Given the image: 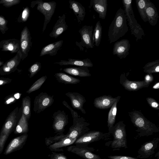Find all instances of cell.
I'll list each match as a JSON object with an SVG mask.
<instances>
[{
  "instance_id": "10",
  "label": "cell",
  "mask_w": 159,
  "mask_h": 159,
  "mask_svg": "<svg viewBox=\"0 0 159 159\" xmlns=\"http://www.w3.org/2000/svg\"><path fill=\"white\" fill-rule=\"evenodd\" d=\"M67 150L84 159H102L98 155L93 152L95 150L93 148L87 145L79 144L70 145L68 146Z\"/></svg>"
},
{
  "instance_id": "15",
  "label": "cell",
  "mask_w": 159,
  "mask_h": 159,
  "mask_svg": "<svg viewBox=\"0 0 159 159\" xmlns=\"http://www.w3.org/2000/svg\"><path fill=\"white\" fill-rule=\"evenodd\" d=\"M22 55L19 50L13 58L6 61L0 67V75H5L15 72L21 60Z\"/></svg>"
},
{
  "instance_id": "7",
  "label": "cell",
  "mask_w": 159,
  "mask_h": 159,
  "mask_svg": "<svg viewBox=\"0 0 159 159\" xmlns=\"http://www.w3.org/2000/svg\"><path fill=\"white\" fill-rule=\"evenodd\" d=\"M90 125L82 117L73 119V124L66 134L69 138L77 139L89 131V126Z\"/></svg>"
},
{
  "instance_id": "6",
  "label": "cell",
  "mask_w": 159,
  "mask_h": 159,
  "mask_svg": "<svg viewBox=\"0 0 159 159\" xmlns=\"http://www.w3.org/2000/svg\"><path fill=\"white\" fill-rule=\"evenodd\" d=\"M37 5V9L44 16V20L43 28V32L45 30L47 24L49 22L53 15L57 5L54 1L46 2L42 0L32 1L31 2L30 7L33 8Z\"/></svg>"
},
{
  "instance_id": "5",
  "label": "cell",
  "mask_w": 159,
  "mask_h": 159,
  "mask_svg": "<svg viewBox=\"0 0 159 159\" xmlns=\"http://www.w3.org/2000/svg\"><path fill=\"white\" fill-rule=\"evenodd\" d=\"M76 139L69 138L63 133H57L54 136L46 138L45 143L52 152L63 151L62 148L73 144Z\"/></svg>"
},
{
  "instance_id": "46",
  "label": "cell",
  "mask_w": 159,
  "mask_h": 159,
  "mask_svg": "<svg viewBox=\"0 0 159 159\" xmlns=\"http://www.w3.org/2000/svg\"><path fill=\"white\" fill-rule=\"evenodd\" d=\"M11 81L12 80L9 78H0V86L10 83Z\"/></svg>"
},
{
  "instance_id": "4",
  "label": "cell",
  "mask_w": 159,
  "mask_h": 159,
  "mask_svg": "<svg viewBox=\"0 0 159 159\" xmlns=\"http://www.w3.org/2000/svg\"><path fill=\"white\" fill-rule=\"evenodd\" d=\"M108 132L113 137L111 147L113 151L119 150L121 148L126 149L127 146L125 125L123 121H120L114 125Z\"/></svg>"
},
{
  "instance_id": "28",
  "label": "cell",
  "mask_w": 159,
  "mask_h": 159,
  "mask_svg": "<svg viewBox=\"0 0 159 159\" xmlns=\"http://www.w3.org/2000/svg\"><path fill=\"white\" fill-rule=\"evenodd\" d=\"M64 72L72 75L80 77H89L91 76L88 67L84 66L67 67L63 69Z\"/></svg>"
},
{
  "instance_id": "37",
  "label": "cell",
  "mask_w": 159,
  "mask_h": 159,
  "mask_svg": "<svg viewBox=\"0 0 159 159\" xmlns=\"http://www.w3.org/2000/svg\"><path fill=\"white\" fill-rule=\"evenodd\" d=\"M30 11L28 7H25L17 19L18 23H23L26 22L28 19L30 14Z\"/></svg>"
},
{
  "instance_id": "41",
  "label": "cell",
  "mask_w": 159,
  "mask_h": 159,
  "mask_svg": "<svg viewBox=\"0 0 159 159\" xmlns=\"http://www.w3.org/2000/svg\"><path fill=\"white\" fill-rule=\"evenodd\" d=\"M146 99L148 103L152 108L155 110H159V105L154 99L151 97H148Z\"/></svg>"
},
{
  "instance_id": "8",
  "label": "cell",
  "mask_w": 159,
  "mask_h": 159,
  "mask_svg": "<svg viewBox=\"0 0 159 159\" xmlns=\"http://www.w3.org/2000/svg\"><path fill=\"white\" fill-rule=\"evenodd\" d=\"M111 135L109 132L103 133L99 131H89L77 139L74 143L88 146L93 142L110 139Z\"/></svg>"
},
{
  "instance_id": "3",
  "label": "cell",
  "mask_w": 159,
  "mask_h": 159,
  "mask_svg": "<svg viewBox=\"0 0 159 159\" xmlns=\"http://www.w3.org/2000/svg\"><path fill=\"white\" fill-rule=\"evenodd\" d=\"M132 0H123L124 10L130 30L136 41L142 39L145 33L143 28L136 19L132 6Z\"/></svg>"
},
{
  "instance_id": "35",
  "label": "cell",
  "mask_w": 159,
  "mask_h": 159,
  "mask_svg": "<svg viewBox=\"0 0 159 159\" xmlns=\"http://www.w3.org/2000/svg\"><path fill=\"white\" fill-rule=\"evenodd\" d=\"M136 3L139 13L141 19L144 22L148 21L145 10L147 3V0H136Z\"/></svg>"
},
{
  "instance_id": "50",
  "label": "cell",
  "mask_w": 159,
  "mask_h": 159,
  "mask_svg": "<svg viewBox=\"0 0 159 159\" xmlns=\"http://www.w3.org/2000/svg\"><path fill=\"white\" fill-rule=\"evenodd\" d=\"M4 62L3 61H1V58L0 57V67L4 64Z\"/></svg>"
},
{
  "instance_id": "32",
  "label": "cell",
  "mask_w": 159,
  "mask_h": 159,
  "mask_svg": "<svg viewBox=\"0 0 159 159\" xmlns=\"http://www.w3.org/2000/svg\"><path fill=\"white\" fill-rule=\"evenodd\" d=\"M102 34V27L100 21H98L96 24L93 34V39L94 45L96 47H98L100 45Z\"/></svg>"
},
{
  "instance_id": "11",
  "label": "cell",
  "mask_w": 159,
  "mask_h": 159,
  "mask_svg": "<svg viewBox=\"0 0 159 159\" xmlns=\"http://www.w3.org/2000/svg\"><path fill=\"white\" fill-rule=\"evenodd\" d=\"M53 95L51 96L46 93L41 92L36 96L34 102V111L39 113L53 103Z\"/></svg>"
},
{
  "instance_id": "38",
  "label": "cell",
  "mask_w": 159,
  "mask_h": 159,
  "mask_svg": "<svg viewBox=\"0 0 159 159\" xmlns=\"http://www.w3.org/2000/svg\"><path fill=\"white\" fill-rule=\"evenodd\" d=\"M41 68V63L39 62H36L31 65L28 70L30 73L29 77L31 78L34 76L40 71Z\"/></svg>"
},
{
  "instance_id": "43",
  "label": "cell",
  "mask_w": 159,
  "mask_h": 159,
  "mask_svg": "<svg viewBox=\"0 0 159 159\" xmlns=\"http://www.w3.org/2000/svg\"><path fill=\"white\" fill-rule=\"evenodd\" d=\"M62 103L63 105L70 110L73 119L80 117V116L78 115L77 112L72 109L66 101L64 100L62 101Z\"/></svg>"
},
{
  "instance_id": "23",
  "label": "cell",
  "mask_w": 159,
  "mask_h": 159,
  "mask_svg": "<svg viewBox=\"0 0 159 159\" xmlns=\"http://www.w3.org/2000/svg\"><path fill=\"white\" fill-rule=\"evenodd\" d=\"M66 15L64 14L62 16H58V19L54 25L49 36L55 39L57 38L66 30L68 27L65 21Z\"/></svg>"
},
{
  "instance_id": "2",
  "label": "cell",
  "mask_w": 159,
  "mask_h": 159,
  "mask_svg": "<svg viewBox=\"0 0 159 159\" xmlns=\"http://www.w3.org/2000/svg\"><path fill=\"white\" fill-rule=\"evenodd\" d=\"M128 30L124 10L120 8L110 25L108 36L110 43L114 42L124 36Z\"/></svg>"
},
{
  "instance_id": "48",
  "label": "cell",
  "mask_w": 159,
  "mask_h": 159,
  "mask_svg": "<svg viewBox=\"0 0 159 159\" xmlns=\"http://www.w3.org/2000/svg\"><path fill=\"white\" fill-rule=\"evenodd\" d=\"M153 89H158L159 88V83L158 82H157L152 87Z\"/></svg>"
},
{
  "instance_id": "20",
  "label": "cell",
  "mask_w": 159,
  "mask_h": 159,
  "mask_svg": "<svg viewBox=\"0 0 159 159\" xmlns=\"http://www.w3.org/2000/svg\"><path fill=\"white\" fill-rule=\"evenodd\" d=\"M119 96L113 98L110 95H105L97 97L94 100V106L96 108L101 109L110 108Z\"/></svg>"
},
{
  "instance_id": "19",
  "label": "cell",
  "mask_w": 159,
  "mask_h": 159,
  "mask_svg": "<svg viewBox=\"0 0 159 159\" xmlns=\"http://www.w3.org/2000/svg\"><path fill=\"white\" fill-rule=\"evenodd\" d=\"M28 136L27 133H25L13 139L6 148L4 154H9L22 148L25 144Z\"/></svg>"
},
{
  "instance_id": "34",
  "label": "cell",
  "mask_w": 159,
  "mask_h": 159,
  "mask_svg": "<svg viewBox=\"0 0 159 159\" xmlns=\"http://www.w3.org/2000/svg\"><path fill=\"white\" fill-rule=\"evenodd\" d=\"M143 71L147 73L152 74L159 72V60L148 62L143 67Z\"/></svg>"
},
{
  "instance_id": "45",
  "label": "cell",
  "mask_w": 159,
  "mask_h": 159,
  "mask_svg": "<svg viewBox=\"0 0 159 159\" xmlns=\"http://www.w3.org/2000/svg\"><path fill=\"white\" fill-rule=\"evenodd\" d=\"M154 79L152 74H148L145 76L144 80L147 84L150 85L153 81Z\"/></svg>"
},
{
  "instance_id": "42",
  "label": "cell",
  "mask_w": 159,
  "mask_h": 159,
  "mask_svg": "<svg viewBox=\"0 0 159 159\" xmlns=\"http://www.w3.org/2000/svg\"><path fill=\"white\" fill-rule=\"evenodd\" d=\"M49 157L50 159H68L63 153H58L53 152H52Z\"/></svg>"
},
{
  "instance_id": "13",
  "label": "cell",
  "mask_w": 159,
  "mask_h": 159,
  "mask_svg": "<svg viewBox=\"0 0 159 159\" xmlns=\"http://www.w3.org/2000/svg\"><path fill=\"white\" fill-rule=\"evenodd\" d=\"M53 118L52 127L55 132L63 133L65 130V127L68 123V115L64 111L59 110L53 113Z\"/></svg>"
},
{
  "instance_id": "30",
  "label": "cell",
  "mask_w": 159,
  "mask_h": 159,
  "mask_svg": "<svg viewBox=\"0 0 159 159\" xmlns=\"http://www.w3.org/2000/svg\"><path fill=\"white\" fill-rule=\"evenodd\" d=\"M120 98L121 96H119L117 99L110 108V110L109 111L107 120V125L108 130L113 126L115 123L117 112V105Z\"/></svg>"
},
{
  "instance_id": "12",
  "label": "cell",
  "mask_w": 159,
  "mask_h": 159,
  "mask_svg": "<svg viewBox=\"0 0 159 159\" xmlns=\"http://www.w3.org/2000/svg\"><path fill=\"white\" fill-rule=\"evenodd\" d=\"M30 32L27 26L22 30L20 33L19 50L21 55V60L27 57L28 53L32 46V43Z\"/></svg>"
},
{
  "instance_id": "40",
  "label": "cell",
  "mask_w": 159,
  "mask_h": 159,
  "mask_svg": "<svg viewBox=\"0 0 159 159\" xmlns=\"http://www.w3.org/2000/svg\"><path fill=\"white\" fill-rule=\"evenodd\" d=\"M20 2V0H1L0 4L6 7H10L14 5L18 4Z\"/></svg>"
},
{
  "instance_id": "14",
  "label": "cell",
  "mask_w": 159,
  "mask_h": 159,
  "mask_svg": "<svg viewBox=\"0 0 159 159\" xmlns=\"http://www.w3.org/2000/svg\"><path fill=\"white\" fill-rule=\"evenodd\" d=\"M159 142V138H155L152 140L144 143L138 150L137 158L146 159L150 157L155 153Z\"/></svg>"
},
{
  "instance_id": "26",
  "label": "cell",
  "mask_w": 159,
  "mask_h": 159,
  "mask_svg": "<svg viewBox=\"0 0 159 159\" xmlns=\"http://www.w3.org/2000/svg\"><path fill=\"white\" fill-rule=\"evenodd\" d=\"M69 7L72 10L77 18L78 22L80 23L84 20L86 12L84 7L79 2L74 0H70Z\"/></svg>"
},
{
  "instance_id": "16",
  "label": "cell",
  "mask_w": 159,
  "mask_h": 159,
  "mask_svg": "<svg viewBox=\"0 0 159 159\" xmlns=\"http://www.w3.org/2000/svg\"><path fill=\"white\" fill-rule=\"evenodd\" d=\"M120 83L125 89L131 91H137L143 88L148 87L149 85L144 80L132 81L129 80L125 73L121 74L120 75Z\"/></svg>"
},
{
  "instance_id": "29",
  "label": "cell",
  "mask_w": 159,
  "mask_h": 159,
  "mask_svg": "<svg viewBox=\"0 0 159 159\" xmlns=\"http://www.w3.org/2000/svg\"><path fill=\"white\" fill-rule=\"evenodd\" d=\"M54 75L58 82L65 84H76L80 82L79 79L62 72L56 73Z\"/></svg>"
},
{
  "instance_id": "17",
  "label": "cell",
  "mask_w": 159,
  "mask_h": 159,
  "mask_svg": "<svg viewBox=\"0 0 159 159\" xmlns=\"http://www.w3.org/2000/svg\"><path fill=\"white\" fill-rule=\"evenodd\" d=\"M130 47L129 40L126 39H122L114 43L112 53L120 59L125 58L129 54Z\"/></svg>"
},
{
  "instance_id": "24",
  "label": "cell",
  "mask_w": 159,
  "mask_h": 159,
  "mask_svg": "<svg viewBox=\"0 0 159 159\" xmlns=\"http://www.w3.org/2000/svg\"><path fill=\"white\" fill-rule=\"evenodd\" d=\"M20 40L16 39L3 40L0 42V48L2 51L17 53L20 49Z\"/></svg>"
},
{
  "instance_id": "36",
  "label": "cell",
  "mask_w": 159,
  "mask_h": 159,
  "mask_svg": "<svg viewBox=\"0 0 159 159\" xmlns=\"http://www.w3.org/2000/svg\"><path fill=\"white\" fill-rule=\"evenodd\" d=\"M47 79L46 75L43 76L37 80L30 88L26 93H30L39 89Z\"/></svg>"
},
{
  "instance_id": "18",
  "label": "cell",
  "mask_w": 159,
  "mask_h": 159,
  "mask_svg": "<svg viewBox=\"0 0 159 159\" xmlns=\"http://www.w3.org/2000/svg\"><path fill=\"white\" fill-rule=\"evenodd\" d=\"M66 95L69 98L72 107L81 111L82 113L86 114V112L83 108L86 100L84 97L80 94L77 92H68Z\"/></svg>"
},
{
  "instance_id": "9",
  "label": "cell",
  "mask_w": 159,
  "mask_h": 159,
  "mask_svg": "<svg viewBox=\"0 0 159 159\" xmlns=\"http://www.w3.org/2000/svg\"><path fill=\"white\" fill-rule=\"evenodd\" d=\"M93 29L92 25H84L78 31L81 36V41L75 42L76 45L79 47L80 51H83L84 48H92L94 47L93 40Z\"/></svg>"
},
{
  "instance_id": "39",
  "label": "cell",
  "mask_w": 159,
  "mask_h": 159,
  "mask_svg": "<svg viewBox=\"0 0 159 159\" xmlns=\"http://www.w3.org/2000/svg\"><path fill=\"white\" fill-rule=\"evenodd\" d=\"M7 23L8 21L5 17L0 15V31L3 34H5L9 29L7 26Z\"/></svg>"
},
{
  "instance_id": "22",
  "label": "cell",
  "mask_w": 159,
  "mask_h": 159,
  "mask_svg": "<svg viewBox=\"0 0 159 159\" xmlns=\"http://www.w3.org/2000/svg\"><path fill=\"white\" fill-rule=\"evenodd\" d=\"M145 11L150 25L153 26L156 25L159 17L158 13L155 5L150 0H147Z\"/></svg>"
},
{
  "instance_id": "44",
  "label": "cell",
  "mask_w": 159,
  "mask_h": 159,
  "mask_svg": "<svg viewBox=\"0 0 159 159\" xmlns=\"http://www.w3.org/2000/svg\"><path fill=\"white\" fill-rule=\"evenodd\" d=\"M107 157L110 159H139V158H137L131 157L123 156L110 155L108 156Z\"/></svg>"
},
{
  "instance_id": "27",
  "label": "cell",
  "mask_w": 159,
  "mask_h": 159,
  "mask_svg": "<svg viewBox=\"0 0 159 159\" xmlns=\"http://www.w3.org/2000/svg\"><path fill=\"white\" fill-rule=\"evenodd\" d=\"M63 42V40H60L48 44L43 47L41 50L40 57L46 55L51 56L56 55L58 51L61 48Z\"/></svg>"
},
{
  "instance_id": "25",
  "label": "cell",
  "mask_w": 159,
  "mask_h": 159,
  "mask_svg": "<svg viewBox=\"0 0 159 159\" xmlns=\"http://www.w3.org/2000/svg\"><path fill=\"white\" fill-rule=\"evenodd\" d=\"M54 64H57L60 66L73 65L79 66L91 67L93 64L89 58L83 59H77L69 58L68 60H61L59 62H55Z\"/></svg>"
},
{
  "instance_id": "21",
  "label": "cell",
  "mask_w": 159,
  "mask_h": 159,
  "mask_svg": "<svg viewBox=\"0 0 159 159\" xmlns=\"http://www.w3.org/2000/svg\"><path fill=\"white\" fill-rule=\"evenodd\" d=\"M107 0H91L89 8L92 7L99 15V18L104 19L107 11Z\"/></svg>"
},
{
  "instance_id": "31",
  "label": "cell",
  "mask_w": 159,
  "mask_h": 159,
  "mask_svg": "<svg viewBox=\"0 0 159 159\" xmlns=\"http://www.w3.org/2000/svg\"><path fill=\"white\" fill-rule=\"evenodd\" d=\"M28 120L22 113L14 130L16 134L27 133L29 130Z\"/></svg>"
},
{
  "instance_id": "47",
  "label": "cell",
  "mask_w": 159,
  "mask_h": 159,
  "mask_svg": "<svg viewBox=\"0 0 159 159\" xmlns=\"http://www.w3.org/2000/svg\"><path fill=\"white\" fill-rule=\"evenodd\" d=\"M7 98H6L4 102L5 104H8L11 103H13L16 101V99L14 96L10 95L7 97Z\"/></svg>"
},
{
  "instance_id": "33",
  "label": "cell",
  "mask_w": 159,
  "mask_h": 159,
  "mask_svg": "<svg viewBox=\"0 0 159 159\" xmlns=\"http://www.w3.org/2000/svg\"><path fill=\"white\" fill-rule=\"evenodd\" d=\"M31 98L29 96H26L23 98L22 112L28 120L31 116Z\"/></svg>"
},
{
  "instance_id": "1",
  "label": "cell",
  "mask_w": 159,
  "mask_h": 159,
  "mask_svg": "<svg viewBox=\"0 0 159 159\" xmlns=\"http://www.w3.org/2000/svg\"><path fill=\"white\" fill-rule=\"evenodd\" d=\"M130 120L137 128L136 131L140 137H148L159 132V128L148 120L140 111L133 110L128 112Z\"/></svg>"
},
{
  "instance_id": "49",
  "label": "cell",
  "mask_w": 159,
  "mask_h": 159,
  "mask_svg": "<svg viewBox=\"0 0 159 159\" xmlns=\"http://www.w3.org/2000/svg\"><path fill=\"white\" fill-rule=\"evenodd\" d=\"M20 94L19 93H16L15 94L14 96L16 99H18L20 98Z\"/></svg>"
}]
</instances>
